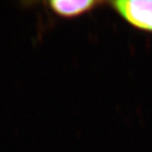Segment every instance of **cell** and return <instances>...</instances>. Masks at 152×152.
Listing matches in <instances>:
<instances>
[{
	"label": "cell",
	"mask_w": 152,
	"mask_h": 152,
	"mask_svg": "<svg viewBox=\"0 0 152 152\" xmlns=\"http://www.w3.org/2000/svg\"><path fill=\"white\" fill-rule=\"evenodd\" d=\"M104 4L96 0H51L48 2V7L57 16L72 18L88 13Z\"/></svg>",
	"instance_id": "cell-2"
},
{
	"label": "cell",
	"mask_w": 152,
	"mask_h": 152,
	"mask_svg": "<svg viewBox=\"0 0 152 152\" xmlns=\"http://www.w3.org/2000/svg\"><path fill=\"white\" fill-rule=\"evenodd\" d=\"M108 4L131 26L152 33V0H117Z\"/></svg>",
	"instance_id": "cell-1"
}]
</instances>
